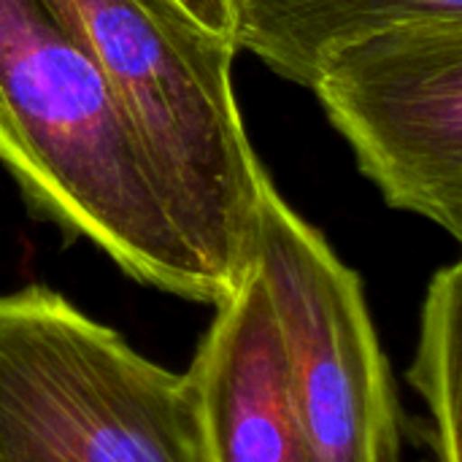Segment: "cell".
Wrapping results in <instances>:
<instances>
[{"label":"cell","instance_id":"cell-1","mask_svg":"<svg viewBox=\"0 0 462 462\" xmlns=\"http://www.w3.org/2000/svg\"><path fill=\"white\" fill-rule=\"evenodd\" d=\"M0 165L35 217L130 279L208 306L230 298L111 84L43 0H0Z\"/></svg>","mask_w":462,"mask_h":462},{"label":"cell","instance_id":"cell-2","mask_svg":"<svg viewBox=\"0 0 462 462\" xmlns=\"http://www.w3.org/2000/svg\"><path fill=\"white\" fill-rule=\"evenodd\" d=\"M92 57L195 249L233 295L252 263L263 162L233 92L236 49L171 0H43Z\"/></svg>","mask_w":462,"mask_h":462},{"label":"cell","instance_id":"cell-3","mask_svg":"<svg viewBox=\"0 0 462 462\" xmlns=\"http://www.w3.org/2000/svg\"><path fill=\"white\" fill-rule=\"evenodd\" d=\"M0 462H203L187 379L49 287L3 292Z\"/></svg>","mask_w":462,"mask_h":462},{"label":"cell","instance_id":"cell-4","mask_svg":"<svg viewBox=\"0 0 462 462\" xmlns=\"http://www.w3.org/2000/svg\"><path fill=\"white\" fill-rule=\"evenodd\" d=\"M252 268L314 462H403L398 390L360 276L260 176Z\"/></svg>","mask_w":462,"mask_h":462},{"label":"cell","instance_id":"cell-5","mask_svg":"<svg viewBox=\"0 0 462 462\" xmlns=\"http://www.w3.org/2000/svg\"><path fill=\"white\" fill-rule=\"evenodd\" d=\"M311 92L390 208L462 238V19H417L336 49Z\"/></svg>","mask_w":462,"mask_h":462},{"label":"cell","instance_id":"cell-6","mask_svg":"<svg viewBox=\"0 0 462 462\" xmlns=\"http://www.w3.org/2000/svg\"><path fill=\"white\" fill-rule=\"evenodd\" d=\"M184 374L203 462H314L252 263Z\"/></svg>","mask_w":462,"mask_h":462},{"label":"cell","instance_id":"cell-7","mask_svg":"<svg viewBox=\"0 0 462 462\" xmlns=\"http://www.w3.org/2000/svg\"><path fill=\"white\" fill-rule=\"evenodd\" d=\"M233 43L300 87L341 46L417 19H462V0H233Z\"/></svg>","mask_w":462,"mask_h":462},{"label":"cell","instance_id":"cell-8","mask_svg":"<svg viewBox=\"0 0 462 462\" xmlns=\"http://www.w3.org/2000/svg\"><path fill=\"white\" fill-rule=\"evenodd\" d=\"M462 265L433 273L420 319V344L406 374L430 417L433 462H460Z\"/></svg>","mask_w":462,"mask_h":462},{"label":"cell","instance_id":"cell-9","mask_svg":"<svg viewBox=\"0 0 462 462\" xmlns=\"http://www.w3.org/2000/svg\"><path fill=\"white\" fill-rule=\"evenodd\" d=\"M189 22H195L203 32L211 38L233 43V30H236V16H233V0H171Z\"/></svg>","mask_w":462,"mask_h":462}]
</instances>
